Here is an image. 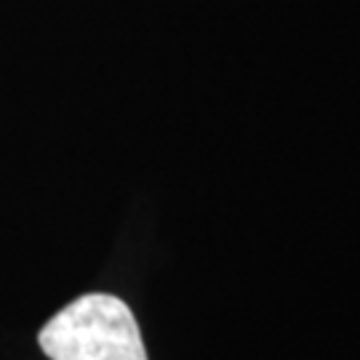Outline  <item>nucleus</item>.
Masks as SVG:
<instances>
[{"label": "nucleus", "mask_w": 360, "mask_h": 360, "mask_svg": "<svg viewBox=\"0 0 360 360\" xmlns=\"http://www.w3.org/2000/svg\"><path fill=\"white\" fill-rule=\"evenodd\" d=\"M51 360H150L131 307L112 294H83L43 326Z\"/></svg>", "instance_id": "nucleus-1"}]
</instances>
